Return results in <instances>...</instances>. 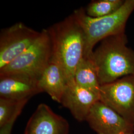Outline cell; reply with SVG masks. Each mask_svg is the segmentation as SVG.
<instances>
[{"mask_svg":"<svg viewBox=\"0 0 134 134\" xmlns=\"http://www.w3.org/2000/svg\"><path fill=\"white\" fill-rule=\"evenodd\" d=\"M100 100L134 125V76L101 86Z\"/></svg>","mask_w":134,"mask_h":134,"instance_id":"obj_5","label":"cell"},{"mask_svg":"<svg viewBox=\"0 0 134 134\" xmlns=\"http://www.w3.org/2000/svg\"><path fill=\"white\" fill-rule=\"evenodd\" d=\"M119 134H134V131H128V132H124L121 133Z\"/></svg>","mask_w":134,"mask_h":134,"instance_id":"obj_16","label":"cell"},{"mask_svg":"<svg viewBox=\"0 0 134 134\" xmlns=\"http://www.w3.org/2000/svg\"><path fill=\"white\" fill-rule=\"evenodd\" d=\"M99 100V94L79 86L74 81L68 83L60 104L69 109L77 121L83 122L92 107Z\"/></svg>","mask_w":134,"mask_h":134,"instance_id":"obj_9","label":"cell"},{"mask_svg":"<svg viewBox=\"0 0 134 134\" xmlns=\"http://www.w3.org/2000/svg\"><path fill=\"white\" fill-rule=\"evenodd\" d=\"M18 117H14L12 119L4 125L0 127V134H12V131L14 123Z\"/></svg>","mask_w":134,"mask_h":134,"instance_id":"obj_15","label":"cell"},{"mask_svg":"<svg viewBox=\"0 0 134 134\" xmlns=\"http://www.w3.org/2000/svg\"><path fill=\"white\" fill-rule=\"evenodd\" d=\"M29 100L0 98V127L8 123L14 117H19Z\"/></svg>","mask_w":134,"mask_h":134,"instance_id":"obj_14","label":"cell"},{"mask_svg":"<svg viewBox=\"0 0 134 134\" xmlns=\"http://www.w3.org/2000/svg\"><path fill=\"white\" fill-rule=\"evenodd\" d=\"M51 57V40L48 29H44L29 48L0 69V76L19 75L38 80Z\"/></svg>","mask_w":134,"mask_h":134,"instance_id":"obj_4","label":"cell"},{"mask_svg":"<svg viewBox=\"0 0 134 134\" xmlns=\"http://www.w3.org/2000/svg\"><path fill=\"white\" fill-rule=\"evenodd\" d=\"M70 125L45 103L39 104L29 118L24 134H68Z\"/></svg>","mask_w":134,"mask_h":134,"instance_id":"obj_8","label":"cell"},{"mask_svg":"<svg viewBox=\"0 0 134 134\" xmlns=\"http://www.w3.org/2000/svg\"><path fill=\"white\" fill-rule=\"evenodd\" d=\"M41 92L37 79L19 75L0 76V98L29 100Z\"/></svg>","mask_w":134,"mask_h":134,"instance_id":"obj_10","label":"cell"},{"mask_svg":"<svg viewBox=\"0 0 134 134\" xmlns=\"http://www.w3.org/2000/svg\"><path fill=\"white\" fill-rule=\"evenodd\" d=\"M124 1L123 0L92 1L87 5L85 12L88 16L91 18L103 17L119 9Z\"/></svg>","mask_w":134,"mask_h":134,"instance_id":"obj_13","label":"cell"},{"mask_svg":"<svg viewBox=\"0 0 134 134\" xmlns=\"http://www.w3.org/2000/svg\"><path fill=\"white\" fill-rule=\"evenodd\" d=\"M38 82L42 92H46L53 100L60 103L68 81L57 64L50 61L39 77Z\"/></svg>","mask_w":134,"mask_h":134,"instance_id":"obj_11","label":"cell"},{"mask_svg":"<svg viewBox=\"0 0 134 134\" xmlns=\"http://www.w3.org/2000/svg\"><path fill=\"white\" fill-rule=\"evenodd\" d=\"M97 134H119L134 131V125L100 100L92 107L86 120Z\"/></svg>","mask_w":134,"mask_h":134,"instance_id":"obj_7","label":"cell"},{"mask_svg":"<svg viewBox=\"0 0 134 134\" xmlns=\"http://www.w3.org/2000/svg\"><path fill=\"white\" fill-rule=\"evenodd\" d=\"M74 79L79 86L100 96L101 86L96 65L91 56L85 57L82 59L77 67Z\"/></svg>","mask_w":134,"mask_h":134,"instance_id":"obj_12","label":"cell"},{"mask_svg":"<svg viewBox=\"0 0 134 134\" xmlns=\"http://www.w3.org/2000/svg\"><path fill=\"white\" fill-rule=\"evenodd\" d=\"M40 34L34 29L19 22L0 33V69L7 66L29 48Z\"/></svg>","mask_w":134,"mask_h":134,"instance_id":"obj_6","label":"cell"},{"mask_svg":"<svg viewBox=\"0 0 134 134\" xmlns=\"http://www.w3.org/2000/svg\"><path fill=\"white\" fill-rule=\"evenodd\" d=\"M47 29L52 43L51 61L61 67L68 83L74 81L77 67L85 55L83 29L72 13Z\"/></svg>","mask_w":134,"mask_h":134,"instance_id":"obj_1","label":"cell"},{"mask_svg":"<svg viewBox=\"0 0 134 134\" xmlns=\"http://www.w3.org/2000/svg\"><path fill=\"white\" fill-rule=\"evenodd\" d=\"M134 10V0H126L119 9L103 17L88 16L82 8L73 13L83 30L86 37L85 57H91L96 44L112 36L124 34L126 25Z\"/></svg>","mask_w":134,"mask_h":134,"instance_id":"obj_3","label":"cell"},{"mask_svg":"<svg viewBox=\"0 0 134 134\" xmlns=\"http://www.w3.org/2000/svg\"><path fill=\"white\" fill-rule=\"evenodd\" d=\"M127 42L124 33L104 39L93 50L91 57L100 86L134 76V51L127 46Z\"/></svg>","mask_w":134,"mask_h":134,"instance_id":"obj_2","label":"cell"}]
</instances>
